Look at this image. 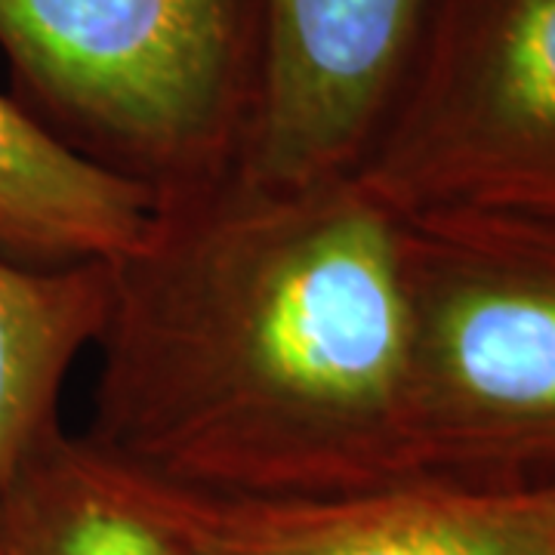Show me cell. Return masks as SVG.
Segmentation results:
<instances>
[{
  "mask_svg": "<svg viewBox=\"0 0 555 555\" xmlns=\"http://www.w3.org/2000/svg\"><path fill=\"white\" fill-rule=\"evenodd\" d=\"M93 356L80 436L137 476L217 496L414 478L398 222L352 173L238 164L155 195Z\"/></svg>",
  "mask_w": 555,
  "mask_h": 555,
  "instance_id": "6da1fadb",
  "label": "cell"
},
{
  "mask_svg": "<svg viewBox=\"0 0 555 555\" xmlns=\"http://www.w3.org/2000/svg\"><path fill=\"white\" fill-rule=\"evenodd\" d=\"M396 222L414 478L555 488V214L444 207Z\"/></svg>",
  "mask_w": 555,
  "mask_h": 555,
  "instance_id": "7a4b0ae2",
  "label": "cell"
},
{
  "mask_svg": "<svg viewBox=\"0 0 555 555\" xmlns=\"http://www.w3.org/2000/svg\"><path fill=\"white\" fill-rule=\"evenodd\" d=\"M0 53L31 118L152 195L244 158L257 0H0Z\"/></svg>",
  "mask_w": 555,
  "mask_h": 555,
  "instance_id": "3957f363",
  "label": "cell"
},
{
  "mask_svg": "<svg viewBox=\"0 0 555 555\" xmlns=\"http://www.w3.org/2000/svg\"><path fill=\"white\" fill-rule=\"evenodd\" d=\"M352 179L392 217L555 214V0H426Z\"/></svg>",
  "mask_w": 555,
  "mask_h": 555,
  "instance_id": "277c9868",
  "label": "cell"
},
{
  "mask_svg": "<svg viewBox=\"0 0 555 555\" xmlns=\"http://www.w3.org/2000/svg\"><path fill=\"white\" fill-rule=\"evenodd\" d=\"M115 469L167 555H555V488L416 476L343 494L217 496Z\"/></svg>",
  "mask_w": 555,
  "mask_h": 555,
  "instance_id": "5b68a950",
  "label": "cell"
},
{
  "mask_svg": "<svg viewBox=\"0 0 555 555\" xmlns=\"http://www.w3.org/2000/svg\"><path fill=\"white\" fill-rule=\"evenodd\" d=\"M426 0H257L259 83L241 167L349 177L411 60Z\"/></svg>",
  "mask_w": 555,
  "mask_h": 555,
  "instance_id": "8992f818",
  "label": "cell"
},
{
  "mask_svg": "<svg viewBox=\"0 0 555 555\" xmlns=\"http://www.w3.org/2000/svg\"><path fill=\"white\" fill-rule=\"evenodd\" d=\"M155 195L53 137L0 90V257L22 266L115 262Z\"/></svg>",
  "mask_w": 555,
  "mask_h": 555,
  "instance_id": "52a82bcc",
  "label": "cell"
},
{
  "mask_svg": "<svg viewBox=\"0 0 555 555\" xmlns=\"http://www.w3.org/2000/svg\"><path fill=\"white\" fill-rule=\"evenodd\" d=\"M112 262L22 266L0 257V491L62 423L80 356L96 349Z\"/></svg>",
  "mask_w": 555,
  "mask_h": 555,
  "instance_id": "ba28073f",
  "label": "cell"
},
{
  "mask_svg": "<svg viewBox=\"0 0 555 555\" xmlns=\"http://www.w3.org/2000/svg\"><path fill=\"white\" fill-rule=\"evenodd\" d=\"M0 555H167L118 469L60 426L0 491Z\"/></svg>",
  "mask_w": 555,
  "mask_h": 555,
  "instance_id": "9c48e42d",
  "label": "cell"
}]
</instances>
